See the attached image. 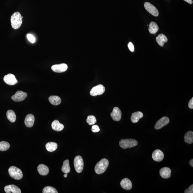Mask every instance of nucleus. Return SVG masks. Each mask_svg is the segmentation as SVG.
<instances>
[{
  "label": "nucleus",
  "mask_w": 193,
  "mask_h": 193,
  "mask_svg": "<svg viewBox=\"0 0 193 193\" xmlns=\"http://www.w3.org/2000/svg\"><path fill=\"white\" fill-rule=\"evenodd\" d=\"M105 88L103 85H99L93 87L90 92V94L92 96H96L100 95L104 93Z\"/></svg>",
  "instance_id": "nucleus-6"
},
{
  "label": "nucleus",
  "mask_w": 193,
  "mask_h": 193,
  "mask_svg": "<svg viewBox=\"0 0 193 193\" xmlns=\"http://www.w3.org/2000/svg\"><path fill=\"white\" fill-rule=\"evenodd\" d=\"M120 184L122 187L124 189L129 190L132 187V183L131 180L128 178H125L121 182Z\"/></svg>",
  "instance_id": "nucleus-15"
},
{
  "label": "nucleus",
  "mask_w": 193,
  "mask_h": 193,
  "mask_svg": "<svg viewBox=\"0 0 193 193\" xmlns=\"http://www.w3.org/2000/svg\"><path fill=\"white\" fill-rule=\"evenodd\" d=\"M156 41L161 47H163L164 43L167 42L168 39L166 36L163 34H161L156 38Z\"/></svg>",
  "instance_id": "nucleus-20"
},
{
  "label": "nucleus",
  "mask_w": 193,
  "mask_h": 193,
  "mask_svg": "<svg viewBox=\"0 0 193 193\" xmlns=\"http://www.w3.org/2000/svg\"><path fill=\"white\" fill-rule=\"evenodd\" d=\"M184 141L186 143L192 144L193 142V132L188 131L185 134Z\"/></svg>",
  "instance_id": "nucleus-25"
},
{
  "label": "nucleus",
  "mask_w": 193,
  "mask_h": 193,
  "mask_svg": "<svg viewBox=\"0 0 193 193\" xmlns=\"http://www.w3.org/2000/svg\"><path fill=\"white\" fill-rule=\"evenodd\" d=\"M34 117L33 114H28L26 117L24 123L28 128H32L34 123Z\"/></svg>",
  "instance_id": "nucleus-17"
},
{
  "label": "nucleus",
  "mask_w": 193,
  "mask_h": 193,
  "mask_svg": "<svg viewBox=\"0 0 193 193\" xmlns=\"http://www.w3.org/2000/svg\"><path fill=\"white\" fill-rule=\"evenodd\" d=\"M58 145L57 144L54 142H49L45 145V148L47 150L50 152L56 151L57 149Z\"/></svg>",
  "instance_id": "nucleus-24"
},
{
  "label": "nucleus",
  "mask_w": 193,
  "mask_h": 193,
  "mask_svg": "<svg viewBox=\"0 0 193 193\" xmlns=\"http://www.w3.org/2000/svg\"><path fill=\"white\" fill-rule=\"evenodd\" d=\"M145 9L152 16L157 17L159 15V12L157 9L152 4L148 2H145L144 4Z\"/></svg>",
  "instance_id": "nucleus-8"
},
{
  "label": "nucleus",
  "mask_w": 193,
  "mask_h": 193,
  "mask_svg": "<svg viewBox=\"0 0 193 193\" xmlns=\"http://www.w3.org/2000/svg\"><path fill=\"white\" fill-rule=\"evenodd\" d=\"M27 38L28 40L30 41V42L33 43H35V41H36V39H35L34 37L31 34H27Z\"/></svg>",
  "instance_id": "nucleus-31"
},
{
  "label": "nucleus",
  "mask_w": 193,
  "mask_h": 193,
  "mask_svg": "<svg viewBox=\"0 0 193 193\" xmlns=\"http://www.w3.org/2000/svg\"><path fill=\"white\" fill-rule=\"evenodd\" d=\"M143 113L140 111L136 112L133 113L131 118V121L133 123H137L139 119L143 117Z\"/></svg>",
  "instance_id": "nucleus-19"
},
{
  "label": "nucleus",
  "mask_w": 193,
  "mask_h": 193,
  "mask_svg": "<svg viewBox=\"0 0 193 193\" xmlns=\"http://www.w3.org/2000/svg\"><path fill=\"white\" fill-rule=\"evenodd\" d=\"M185 193H193V185H191L190 186L188 189H186L184 191Z\"/></svg>",
  "instance_id": "nucleus-33"
},
{
  "label": "nucleus",
  "mask_w": 193,
  "mask_h": 193,
  "mask_svg": "<svg viewBox=\"0 0 193 193\" xmlns=\"http://www.w3.org/2000/svg\"><path fill=\"white\" fill-rule=\"evenodd\" d=\"M111 116L113 120L115 121H119L121 119V111L118 107H115L111 113Z\"/></svg>",
  "instance_id": "nucleus-12"
},
{
  "label": "nucleus",
  "mask_w": 193,
  "mask_h": 193,
  "mask_svg": "<svg viewBox=\"0 0 193 193\" xmlns=\"http://www.w3.org/2000/svg\"><path fill=\"white\" fill-rule=\"evenodd\" d=\"M188 106L190 108H193V98H192L188 102Z\"/></svg>",
  "instance_id": "nucleus-35"
},
{
  "label": "nucleus",
  "mask_w": 193,
  "mask_h": 193,
  "mask_svg": "<svg viewBox=\"0 0 193 193\" xmlns=\"http://www.w3.org/2000/svg\"><path fill=\"white\" fill-rule=\"evenodd\" d=\"M159 27L157 24L154 21H152L149 24L148 30L150 33L151 34H155L158 31Z\"/></svg>",
  "instance_id": "nucleus-22"
},
{
  "label": "nucleus",
  "mask_w": 193,
  "mask_h": 193,
  "mask_svg": "<svg viewBox=\"0 0 193 193\" xmlns=\"http://www.w3.org/2000/svg\"><path fill=\"white\" fill-rule=\"evenodd\" d=\"M171 170L169 168L165 167L161 169L160 171V174L162 178L167 179L170 177Z\"/></svg>",
  "instance_id": "nucleus-16"
},
{
  "label": "nucleus",
  "mask_w": 193,
  "mask_h": 193,
  "mask_svg": "<svg viewBox=\"0 0 193 193\" xmlns=\"http://www.w3.org/2000/svg\"><path fill=\"white\" fill-rule=\"evenodd\" d=\"M9 174L11 177L16 180H21L22 178L23 174L19 168L14 166L10 167L8 170Z\"/></svg>",
  "instance_id": "nucleus-4"
},
{
  "label": "nucleus",
  "mask_w": 193,
  "mask_h": 193,
  "mask_svg": "<svg viewBox=\"0 0 193 193\" xmlns=\"http://www.w3.org/2000/svg\"><path fill=\"white\" fill-rule=\"evenodd\" d=\"M7 117L8 119L12 123H14L16 121V116L15 112L13 110H9L7 112Z\"/></svg>",
  "instance_id": "nucleus-26"
},
{
  "label": "nucleus",
  "mask_w": 193,
  "mask_h": 193,
  "mask_svg": "<svg viewBox=\"0 0 193 193\" xmlns=\"http://www.w3.org/2000/svg\"><path fill=\"white\" fill-rule=\"evenodd\" d=\"M109 161L106 159L101 160L96 164L94 168V171L96 174H103L108 168Z\"/></svg>",
  "instance_id": "nucleus-2"
},
{
  "label": "nucleus",
  "mask_w": 193,
  "mask_h": 193,
  "mask_svg": "<svg viewBox=\"0 0 193 193\" xmlns=\"http://www.w3.org/2000/svg\"><path fill=\"white\" fill-rule=\"evenodd\" d=\"M51 69L52 70L55 72L62 73L66 71L68 69V66L65 63L56 64L52 66Z\"/></svg>",
  "instance_id": "nucleus-11"
},
{
  "label": "nucleus",
  "mask_w": 193,
  "mask_h": 193,
  "mask_svg": "<svg viewBox=\"0 0 193 193\" xmlns=\"http://www.w3.org/2000/svg\"><path fill=\"white\" fill-rule=\"evenodd\" d=\"M43 193H58V191L56 188L51 186L45 187L43 190Z\"/></svg>",
  "instance_id": "nucleus-29"
},
{
  "label": "nucleus",
  "mask_w": 193,
  "mask_h": 193,
  "mask_svg": "<svg viewBox=\"0 0 193 193\" xmlns=\"http://www.w3.org/2000/svg\"><path fill=\"white\" fill-rule=\"evenodd\" d=\"M52 128L54 131L59 132L63 129L64 126L62 124L60 123L59 121L55 120L52 123Z\"/></svg>",
  "instance_id": "nucleus-21"
},
{
  "label": "nucleus",
  "mask_w": 193,
  "mask_h": 193,
  "mask_svg": "<svg viewBox=\"0 0 193 193\" xmlns=\"http://www.w3.org/2000/svg\"><path fill=\"white\" fill-rule=\"evenodd\" d=\"M62 171L64 174H68L70 171L69 161L68 160H65L63 162V165L62 167Z\"/></svg>",
  "instance_id": "nucleus-27"
},
{
  "label": "nucleus",
  "mask_w": 193,
  "mask_h": 193,
  "mask_svg": "<svg viewBox=\"0 0 193 193\" xmlns=\"http://www.w3.org/2000/svg\"><path fill=\"white\" fill-rule=\"evenodd\" d=\"M67 176H68V174H64V177L65 178H66L67 177Z\"/></svg>",
  "instance_id": "nucleus-38"
},
{
  "label": "nucleus",
  "mask_w": 193,
  "mask_h": 193,
  "mask_svg": "<svg viewBox=\"0 0 193 193\" xmlns=\"http://www.w3.org/2000/svg\"><path fill=\"white\" fill-rule=\"evenodd\" d=\"M27 94L25 92L21 91H17L15 94L12 96V99L14 101L19 102L24 101L27 97Z\"/></svg>",
  "instance_id": "nucleus-7"
},
{
  "label": "nucleus",
  "mask_w": 193,
  "mask_h": 193,
  "mask_svg": "<svg viewBox=\"0 0 193 193\" xmlns=\"http://www.w3.org/2000/svg\"><path fill=\"white\" fill-rule=\"evenodd\" d=\"M164 157L163 153L160 150H156L153 152L152 157L154 161L158 162L161 161L163 160Z\"/></svg>",
  "instance_id": "nucleus-13"
},
{
  "label": "nucleus",
  "mask_w": 193,
  "mask_h": 193,
  "mask_svg": "<svg viewBox=\"0 0 193 193\" xmlns=\"http://www.w3.org/2000/svg\"><path fill=\"white\" fill-rule=\"evenodd\" d=\"M10 148V145L8 142L6 141L0 142V151H7Z\"/></svg>",
  "instance_id": "nucleus-28"
},
{
  "label": "nucleus",
  "mask_w": 193,
  "mask_h": 193,
  "mask_svg": "<svg viewBox=\"0 0 193 193\" xmlns=\"http://www.w3.org/2000/svg\"><path fill=\"white\" fill-rule=\"evenodd\" d=\"M189 163H190V166L192 167H193V159H192V160H191L189 162Z\"/></svg>",
  "instance_id": "nucleus-37"
},
{
  "label": "nucleus",
  "mask_w": 193,
  "mask_h": 193,
  "mask_svg": "<svg viewBox=\"0 0 193 193\" xmlns=\"http://www.w3.org/2000/svg\"><path fill=\"white\" fill-rule=\"evenodd\" d=\"M49 101L50 103L54 105H59L61 102V99L59 96H50Z\"/></svg>",
  "instance_id": "nucleus-23"
},
{
  "label": "nucleus",
  "mask_w": 193,
  "mask_h": 193,
  "mask_svg": "<svg viewBox=\"0 0 193 193\" xmlns=\"http://www.w3.org/2000/svg\"><path fill=\"white\" fill-rule=\"evenodd\" d=\"M4 191L7 193H21V191L18 187L14 185H7L4 187Z\"/></svg>",
  "instance_id": "nucleus-14"
},
{
  "label": "nucleus",
  "mask_w": 193,
  "mask_h": 193,
  "mask_svg": "<svg viewBox=\"0 0 193 193\" xmlns=\"http://www.w3.org/2000/svg\"><path fill=\"white\" fill-rule=\"evenodd\" d=\"M128 47L130 51L132 52H134V44H133L132 43L130 42L129 43L128 45Z\"/></svg>",
  "instance_id": "nucleus-34"
},
{
  "label": "nucleus",
  "mask_w": 193,
  "mask_h": 193,
  "mask_svg": "<svg viewBox=\"0 0 193 193\" xmlns=\"http://www.w3.org/2000/svg\"><path fill=\"white\" fill-rule=\"evenodd\" d=\"M3 80L6 84L10 85H16L18 82L14 75L12 74L6 75L4 76Z\"/></svg>",
  "instance_id": "nucleus-9"
},
{
  "label": "nucleus",
  "mask_w": 193,
  "mask_h": 193,
  "mask_svg": "<svg viewBox=\"0 0 193 193\" xmlns=\"http://www.w3.org/2000/svg\"><path fill=\"white\" fill-rule=\"evenodd\" d=\"M169 122V118L167 117H163L156 122L155 126H154V128L156 130H160L167 125Z\"/></svg>",
  "instance_id": "nucleus-10"
},
{
  "label": "nucleus",
  "mask_w": 193,
  "mask_h": 193,
  "mask_svg": "<svg viewBox=\"0 0 193 193\" xmlns=\"http://www.w3.org/2000/svg\"><path fill=\"white\" fill-rule=\"evenodd\" d=\"M184 1H186V2L190 4H191L193 3L192 0H184Z\"/></svg>",
  "instance_id": "nucleus-36"
},
{
  "label": "nucleus",
  "mask_w": 193,
  "mask_h": 193,
  "mask_svg": "<svg viewBox=\"0 0 193 193\" xmlns=\"http://www.w3.org/2000/svg\"><path fill=\"white\" fill-rule=\"evenodd\" d=\"M91 130L92 132L96 133L99 132L100 131V130L99 128V127L97 125H93L92 127Z\"/></svg>",
  "instance_id": "nucleus-32"
},
{
  "label": "nucleus",
  "mask_w": 193,
  "mask_h": 193,
  "mask_svg": "<svg viewBox=\"0 0 193 193\" xmlns=\"http://www.w3.org/2000/svg\"><path fill=\"white\" fill-rule=\"evenodd\" d=\"M11 23L12 27L15 30L19 28L22 23V18L19 12H15L11 17Z\"/></svg>",
  "instance_id": "nucleus-1"
},
{
  "label": "nucleus",
  "mask_w": 193,
  "mask_h": 193,
  "mask_svg": "<svg viewBox=\"0 0 193 193\" xmlns=\"http://www.w3.org/2000/svg\"><path fill=\"white\" fill-rule=\"evenodd\" d=\"M37 170L40 174L42 176H46L48 174L49 168L44 164H40L37 167Z\"/></svg>",
  "instance_id": "nucleus-18"
},
{
  "label": "nucleus",
  "mask_w": 193,
  "mask_h": 193,
  "mask_svg": "<svg viewBox=\"0 0 193 193\" xmlns=\"http://www.w3.org/2000/svg\"><path fill=\"white\" fill-rule=\"evenodd\" d=\"M74 166L77 172L79 173L82 172L84 167V162L81 156H77L75 157Z\"/></svg>",
  "instance_id": "nucleus-5"
},
{
  "label": "nucleus",
  "mask_w": 193,
  "mask_h": 193,
  "mask_svg": "<svg viewBox=\"0 0 193 193\" xmlns=\"http://www.w3.org/2000/svg\"><path fill=\"white\" fill-rule=\"evenodd\" d=\"M86 121L90 125H92L96 123V120L94 116L90 115L87 117Z\"/></svg>",
  "instance_id": "nucleus-30"
},
{
  "label": "nucleus",
  "mask_w": 193,
  "mask_h": 193,
  "mask_svg": "<svg viewBox=\"0 0 193 193\" xmlns=\"http://www.w3.org/2000/svg\"><path fill=\"white\" fill-rule=\"evenodd\" d=\"M119 145L121 148L125 149L136 146L138 145V142L133 139H122L119 141Z\"/></svg>",
  "instance_id": "nucleus-3"
}]
</instances>
